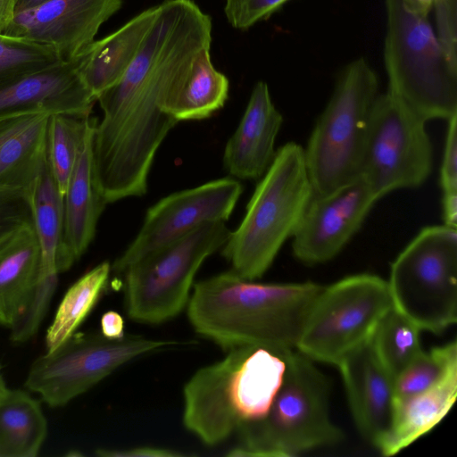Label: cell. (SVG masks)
Wrapping results in <instances>:
<instances>
[{"mask_svg": "<svg viewBox=\"0 0 457 457\" xmlns=\"http://www.w3.org/2000/svg\"><path fill=\"white\" fill-rule=\"evenodd\" d=\"M322 288L312 282L258 283L226 271L194 286L187 317L198 334L227 350H293Z\"/></svg>", "mask_w": 457, "mask_h": 457, "instance_id": "6da1fadb", "label": "cell"}, {"mask_svg": "<svg viewBox=\"0 0 457 457\" xmlns=\"http://www.w3.org/2000/svg\"><path fill=\"white\" fill-rule=\"evenodd\" d=\"M290 351L236 347L198 370L183 389L184 426L213 446L262 420L281 388Z\"/></svg>", "mask_w": 457, "mask_h": 457, "instance_id": "7a4b0ae2", "label": "cell"}, {"mask_svg": "<svg viewBox=\"0 0 457 457\" xmlns=\"http://www.w3.org/2000/svg\"><path fill=\"white\" fill-rule=\"evenodd\" d=\"M312 197L303 148L282 145L248 202L245 214L221 253L241 278L255 280L296 230Z\"/></svg>", "mask_w": 457, "mask_h": 457, "instance_id": "3957f363", "label": "cell"}, {"mask_svg": "<svg viewBox=\"0 0 457 457\" xmlns=\"http://www.w3.org/2000/svg\"><path fill=\"white\" fill-rule=\"evenodd\" d=\"M413 0H386L384 64L388 93L425 121L457 115V69Z\"/></svg>", "mask_w": 457, "mask_h": 457, "instance_id": "277c9868", "label": "cell"}, {"mask_svg": "<svg viewBox=\"0 0 457 457\" xmlns=\"http://www.w3.org/2000/svg\"><path fill=\"white\" fill-rule=\"evenodd\" d=\"M378 77L364 58L339 73L328 103L303 148L312 195L320 196L361 175Z\"/></svg>", "mask_w": 457, "mask_h": 457, "instance_id": "5b68a950", "label": "cell"}, {"mask_svg": "<svg viewBox=\"0 0 457 457\" xmlns=\"http://www.w3.org/2000/svg\"><path fill=\"white\" fill-rule=\"evenodd\" d=\"M329 386L312 361L290 351L287 368L268 414L237 431L240 445L228 456H295L334 445L343 432L329 415Z\"/></svg>", "mask_w": 457, "mask_h": 457, "instance_id": "8992f818", "label": "cell"}, {"mask_svg": "<svg viewBox=\"0 0 457 457\" xmlns=\"http://www.w3.org/2000/svg\"><path fill=\"white\" fill-rule=\"evenodd\" d=\"M393 307L420 330L441 332L457 320V228H422L391 265Z\"/></svg>", "mask_w": 457, "mask_h": 457, "instance_id": "52a82bcc", "label": "cell"}, {"mask_svg": "<svg viewBox=\"0 0 457 457\" xmlns=\"http://www.w3.org/2000/svg\"><path fill=\"white\" fill-rule=\"evenodd\" d=\"M230 233L225 221L208 222L128 267L123 274L129 317L156 324L177 316L187 305L200 266Z\"/></svg>", "mask_w": 457, "mask_h": 457, "instance_id": "ba28073f", "label": "cell"}, {"mask_svg": "<svg viewBox=\"0 0 457 457\" xmlns=\"http://www.w3.org/2000/svg\"><path fill=\"white\" fill-rule=\"evenodd\" d=\"M393 307L387 281L356 274L321 289L304 321L296 348L312 361L337 366L370 340Z\"/></svg>", "mask_w": 457, "mask_h": 457, "instance_id": "9c48e42d", "label": "cell"}, {"mask_svg": "<svg viewBox=\"0 0 457 457\" xmlns=\"http://www.w3.org/2000/svg\"><path fill=\"white\" fill-rule=\"evenodd\" d=\"M177 344L138 335L112 339L101 333H75L32 362L25 387L48 406L62 407L131 360Z\"/></svg>", "mask_w": 457, "mask_h": 457, "instance_id": "30bf717a", "label": "cell"}, {"mask_svg": "<svg viewBox=\"0 0 457 457\" xmlns=\"http://www.w3.org/2000/svg\"><path fill=\"white\" fill-rule=\"evenodd\" d=\"M426 122L388 92L375 100L361 175L378 200L421 186L433 169Z\"/></svg>", "mask_w": 457, "mask_h": 457, "instance_id": "8fae6325", "label": "cell"}, {"mask_svg": "<svg viewBox=\"0 0 457 457\" xmlns=\"http://www.w3.org/2000/svg\"><path fill=\"white\" fill-rule=\"evenodd\" d=\"M242 192L240 182L223 178L162 198L147 210L134 240L111 264L112 271L123 273L145 255L203 224L226 221Z\"/></svg>", "mask_w": 457, "mask_h": 457, "instance_id": "7c38bea8", "label": "cell"}, {"mask_svg": "<svg viewBox=\"0 0 457 457\" xmlns=\"http://www.w3.org/2000/svg\"><path fill=\"white\" fill-rule=\"evenodd\" d=\"M378 200L361 176L329 194L312 195L292 236L295 258L305 264L333 259L357 233Z\"/></svg>", "mask_w": 457, "mask_h": 457, "instance_id": "4fadbf2b", "label": "cell"}, {"mask_svg": "<svg viewBox=\"0 0 457 457\" xmlns=\"http://www.w3.org/2000/svg\"><path fill=\"white\" fill-rule=\"evenodd\" d=\"M122 4L123 0H48L15 13L3 34L50 45L67 61L95 41L101 25Z\"/></svg>", "mask_w": 457, "mask_h": 457, "instance_id": "5bb4252c", "label": "cell"}, {"mask_svg": "<svg viewBox=\"0 0 457 457\" xmlns=\"http://www.w3.org/2000/svg\"><path fill=\"white\" fill-rule=\"evenodd\" d=\"M82 52L0 84V117L32 112L90 116L96 98L80 74Z\"/></svg>", "mask_w": 457, "mask_h": 457, "instance_id": "9a60e30c", "label": "cell"}, {"mask_svg": "<svg viewBox=\"0 0 457 457\" xmlns=\"http://www.w3.org/2000/svg\"><path fill=\"white\" fill-rule=\"evenodd\" d=\"M337 367L357 428L378 447L394 418V378L378 360L371 338L346 354Z\"/></svg>", "mask_w": 457, "mask_h": 457, "instance_id": "2e32d148", "label": "cell"}, {"mask_svg": "<svg viewBox=\"0 0 457 457\" xmlns=\"http://www.w3.org/2000/svg\"><path fill=\"white\" fill-rule=\"evenodd\" d=\"M282 122L267 83L258 81L236 131L226 144L225 170L241 179L262 177L275 157L274 145Z\"/></svg>", "mask_w": 457, "mask_h": 457, "instance_id": "e0dca14e", "label": "cell"}, {"mask_svg": "<svg viewBox=\"0 0 457 457\" xmlns=\"http://www.w3.org/2000/svg\"><path fill=\"white\" fill-rule=\"evenodd\" d=\"M51 113L0 117V189L29 195L46 158Z\"/></svg>", "mask_w": 457, "mask_h": 457, "instance_id": "ac0fdd59", "label": "cell"}, {"mask_svg": "<svg viewBox=\"0 0 457 457\" xmlns=\"http://www.w3.org/2000/svg\"><path fill=\"white\" fill-rule=\"evenodd\" d=\"M97 119L91 117L63 195L64 245L74 264L92 243L106 203L96 183L92 139Z\"/></svg>", "mask_w": 457, "mask_h": 457, "instance_id": "d6986e66", "label": "cell"}, {"mask_svg": "<svg viewBox=\"0 0 457 457\" xmlns=\"http://www.w3.org/2000/svg\"><path fill=\"white\" fill-rule=\"evenodd\" d=\"M157 15V5L149 7L82 52L81 77L96 98L115 85L137 55Z\"/></svg>", "mask_w": 457, "mask_h": 457, "instance_id": "ffe728a7", "label": "cell"}, {"mask_svg": "<svg viewBox=\"0 0 457 457\" xmlns=\"http://www.w3.org/2000/svg\"><path fill=\"white\" fill-rule=\"evenodd\" d=\"M40 268L41 250L33 223L0 239V326L9 329L19 317Z\"/></svg>", "mask_w": 457, "mask_h": 457, "instance_id": "44dd1931", "label": "cell"}, {"mask_svg": "<svg viewBox=\"0 0 457 457\" xmlns=\"http://www.w3.org/2000/svg\"><path fill=\"white\" fill-rule=\"evenodd\" d=\"M457 396V370L422 393L395 403L391 428L377 447L396 454L434 428L449 412Z\"/></svg>", "mask_w": 457, "mask_h": 457, "instance_id": "7402d4cb", "label": "cell"}, {"mask_svg": "<svg viewBox=\"0 0 457 457\" xmlns=\"http://www.w3.org/2000/svg\"><path fill=\"white\" fill-rule=\"evenodd\" d=\"M29 196L41 250L39 275L64 272L73 264L64 245L63 195L53 175L47 152L44 167Z\"/></svg>", "mask_w": 457, "mask_h": 457, "instance_id": "603a6c76", "label": "cell"}, {"mask_svg": "<svg viewBox=\"0 0 457 457\" xmlns=\"http://www.w3.org/2000/svg\"><path fill=\"white\" fill-rule=\"evenodd\" d=\"M48 431L40 403L28 392L7 389L0 395V457H36Z\"/></svg>", "mask_w": 457, "mask_h": 457, "instance_id": "cb8c5ba5", "label": "cell"}, {"mask_svg": "<svg viewBox=\"0 0 457 457\" xmlns=\"http://www.w3.org/2000/svg\"><path fill=\"white\" fill-rule=\"evenodd\" d=\"M228 89V78L214 68L210 49H205L194 62L169 113L178 122L207 119L224 106Z\"/></svg>", "mask_w": 457, "mask_h": 457, "instance_id": "d4e9b609", "label": "cell"}, {"mask_svg": "<svg viewBox=\"0 0 457 457\" xmlns=\"http://www.w3.org/2000/svg\"><path fill=\"white\" fill-rule=\"evenodd\" d=\"M111 272V264L101 262L67 290L46 330V352L55 349L76 333L104 292Z\"/></svg>", "mask_w": 457, "mask_h": 457, "instance_id": "484cf974", "label": "cell"}, {"mask_svg": "<svg viewBox=\"0 0 457 457\" xmlns=\"http://www.w3.org/2000/svg\"><path fill=\"white\" fill-rule=\"evenodd\" d=\"M420 331L394 307L378 321L371 344L381 364L394 380L422 351Z\"/></svg>", "mask_w": 457, "mask_h": 457, "instance_id": "4316f807", "label": "cell"}, {"mask_svg": "<svg viewBox=\"0 0 457 457\" xmlns=\"http://www.w3.org/2000/svg\"><path fill=\"white\" fill-rule=\"evenodd\" d=\"M457 370L455 341L421 351L395 378V403L435 386Z\"/></svg>", "mask_w": 457, "mask_h": 457, "instance_id": "83f0119b", "label": "cell"}, {"mask_svg": "<svg viewBox=\"0 0 457 457\" xmlns=\"http://www.w3.org/2000/svg\"><path fill=\"white\" fill-rule=\"evenodd\" d=\"M91 116L51 114L47 129V156L60 193L64 195L69 179Z\"/></svg>", "mask_w": 457, "mask_h": 457, "instance_id": "f1b7e54d", "label": "cell"}, {"mask_svg": "<svg viewBox=\"0 0 457 457\" xmlns=\"http://www.w3.org/2000/svg\"><path fill=\"white\" fill-rule=\"evenodd\" d=\"M62 61L50 45L0 34V84Z\"/></svg>", "mask_w": 457, "mask_h": 457, "instance_id": "f546056e", "label": "cell"}, {"mask_svg": "<svg viewBox=\"0 0 457 457\" xmlns=\"http://www.w3.org/2000/svg\"><path fill=\"white\" fill-rule=\"evenodd\" d=\"M58 275H39L29 297L9 328L13 344H24L38 331L58 285Z\"/></svg>", "mask_w": 457, "mask_h": 457, "instance_id": "4dcf8cb0", "label": "cell"}, {"mask_svg": "<svg viewBox=\"0 0 457 457\" xmlns=\"http://www.w3.org/2000/svg\"><path fill=\"white\" fill-rule=\"evenodd\" d=\"M448 121L443 162L440 170V185L443 191L442 210L444 224L457 225V115Z\"/></svg>", "mask_w": 457, "mask_h": 457, "instance_id": "1f68e13d", "label": "cell"}, {"mask_svg": "<svg viewBox=\"0 0 457 457\" xmlns=\"http://www.w3.org/2000/svg\"><path fill=\"white\" fill-rule=\"evenodd\" d=\"M290 0H226L224 13L228 22L239 30H247L270 17Z\"/></svg>", "mask_w": 457, "mask_h": 457, "instance_id": "d6a6232c", "label": "cell"}, {"mask_svg": "<svg viewBox=\"0 0 457 457\" xmlns=\"http://www.w3.org/2000/svg\"><path fill=\"white\" fill-rule=\"evenodd\" d=\"M30 223L33 220L29 195L0 189V239Z\"/></svg>", "mask_w": 457, "mask_h": 457, "instance_id": "836d02e7", "label": "cell"}, {"mask_svg": "<svg viewBox=\"0 0 457 457\" xmlns=\"http://www.w3.org/2000/svg\"><path fill=\"white\" fill-rule=\"evenodd\" d=\"M436 35L449 63L457 69L456 0H433Z\"/></svg>", "mask_w": 457, "mask_h": 457, "instance_id": "e575fe53", "label": "cell"}, {"mask_svg": "<svg viewBox=\"0 0 457 457\" xmlns=\"http://www.w3.org/2000/svg\"><path fill=\"white\" fill-rule=\"evenodd\" d=\"M96 454L103 457H177L184 454L170 449L155 446H137L128 449H98Z\"/></svg>", "mask_w": 457, "mask_h": 457, "instance_id": "d590c367", "label": "cell"}, {"mask_svg": "<svg viewBox=\"0 0 457 457\" xmlns=\"http://www.w3.org/2000/svg\"><path fill=\"white\" fill-rule=\"evenodd\" d=\"M100 326V333L108 338H120L125 335L123 318L116 312L110 311L104 313Z\"/></svg>", "mask_w": 457, "mask_h": 457, "instance_id": "8d00e7d4", "label": "cell"}, {"mask_svg": "<svg viewBox=\"0 0 457 457\" xmlns=\"http://www.w3.org/2000/svg\"><path fill=\"white\" fill-rule=\"evenodd\" d=\"M46 1L48 0H16L15 13L35 8Z\"/></svg>", "mask_w": 457, "mask_h": 457, "instance_id": "74e56055", "label": "cell"}, {"mask_svg": "<svg viewBox=\"0 0 457 457\" xmlns=\"http://www.w3.org/2000/svg\"><path fill=\"white\" fill-rule=\"evenodd\" d=\"M8 389L2 374V366L0 365V395Z\"/></svg>", "mask_w": 457, "mask_h": 457, "instance_id": "f35d334b", "label": "cell"}, {"mask_svg": "<svg viewBox=\"0 0 457 457\" xmlns=\"http://www.w3.org/2000/svg\"><path fill=\"white\" fill-rule=\"evenodd\" d=\"M413 1L417 2L421 6L428 8V9L431 8V5L433 4V0H413Z\"/></svg>", "mask_w": 457, "mask_h": 457, "instance_id": "ab89813d", "label": "cell"}]
</instances>
